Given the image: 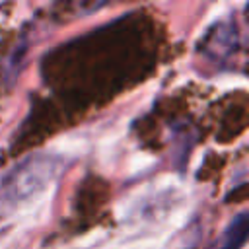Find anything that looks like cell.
<instances>
[{
    "label": "cell",
    "mask_w": 249,
    "mask_h": 249,
    "mask_svg": "<svg viewBox=\"0 0 249 249\" xmlns=\"http://www.w3.org/2000/svg\"><path fill=\"white\" fill-rule=\"evenodd\" d=\"M62 167V160L51 154H35L16 163L0 179V196L4 202H23L45 191Z\"/></svg>",
    "instance_id": "obj_1"
},
{
    "label": "cell",
    "mask_w": 249,
    "mask_h": 249,
    "mask_svg": "<svg viewBox=\"0 0 249 249\" xmlns=\"http://www.w3.org/2000/svg\"><path fill=\"white\" fill-rule=\"evenodd\" d=\"M247 212H239L226 228L224 235H222V243L220 249H241L247 241Z\"/></svg>",
    "instance_id": "obj_2"
}]
</instances>
